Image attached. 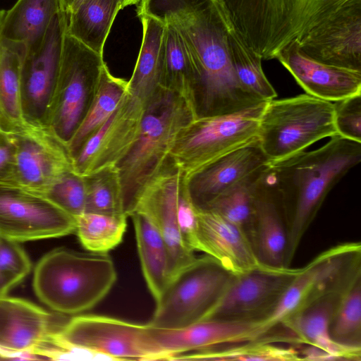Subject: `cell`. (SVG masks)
Masks as SVG:
<instances>
[{
	"label": "cell",
	"mask_w": 361,
	"mask_h": 361,
	"mask_svg": "<svg viewBox=\"0 0 361 361\" xmlns=\"http://www.w3.org/2000/svg\"><path fill=\"white\" fill-rule=\"evenodd\" d=\"M128 90V82L114 76L105 64L93 102L82 123L68 142L71 158L110 117Z\"/></svg>",
	"instance_id": "4dcf8cb0"
},
{
	"label": "cell",
	"mask_w": 361,
	"mask_h": 361,
	"mask_svg": "<svg viewBox=\"0 0 361 361\" xmlns=\"http://www.w3.org/2000/svg\"><path fill=\"white\" fill-rule=\"evenodd\" d=\"M105 64L103 55L66 32L46 126L66 146L93 102Z\"/></svg>",
	"instance_id": "52a82bcc"
},
{
	"label": "cell",
	"mask_w": 361,
	"mask_h": 361,
	"mask_svg": "<svg viewBox=\"0 0 361 361\" xmlns=\"http://www.w3.org/2000/svg\"><path fill=\"white\" fill-rule=\"evenodd\" d=\"M147 15L177 30L194 67L190 102L195 118L231 114L267 102L243 87L231 61V23L216 0H141Z\"/></svg>",
	"instance_id": "6da1fadb"
},
{
	"label": "cell",
	"mask_w": 361,
	"mask_h": 361,
	"mask_svg": "<svg viewBox=\"0 0 361 361\" xmlns=\"http://www.w3.org/2000/svg\"><path fill=\"white\" fill-rule=\"evenodd\" d=\"M16 150L13 134L0 127V184L15 185Z\"/></svg>",
	"instance_id": "7bdbcfd3"
},
{
	"label": "cell",
	"mask_w": 361,
	"mask_h": 361,
	"mask_svg": "<svg viewBox=\"0 0 361 361\" xmlns=\"http://www.w3.org/2000/svg\"><path fill=\"white\" fill-rule=\"evenodd\" d=\"M360 161L361 142L336 135L317 149L269 164L288 225V267L329 192Z\"/></svg>",
	"instance_id": "7a4b0ae2"
},
{
	"label": "cell",
	"mask_w": 361,
	"mask_h": 361,
	"mask_svg": "<svg viewBox=\"0 0 361 361\" xmlns=\"http://www.w3.org/2000/svg\"><path fill=\"white\" fill-rule=\"evenodd\" d=\"M121 9L119 0H88L67 15L66 32L103 55L104 44Z\"/></svg>",
	"instance_id": "f546056e"
},
{
	"label": "cell",
	"mask_w": 361,
	"mask_h": 361,
	"mask_svg": "<svg viewBox=\"0 0 361 361\" xmlns=\"http://www.w3.org/2000/svg\"><path fill=\"white\" fill-rule=\"evenodd\" d=\"M360 244L345 243L320 253L298 269L271 313L260 322L261 337L281 326L324 293L345 283L360 265Z\"/></svg>",
	"instance_id": "30bf717a"
},
{
	"label": "cell",
	"mask_w": 361,
	"mask_h": 361,
	"mask_svg": "<svg viewBox=\"0 0 361 361\" xmlns=\"http://www.w3.org/2000/svg\"><path fill=\"white\" fill-rule=\"evenodd\" d=\"M334 111L331 102L308 94L267 101L259 119L258 141L270 163L336 135Z\"/></svg>",
	"instance_id": "8992f818"
},
{
	"label": "cell",
	"mask_w": 361,
	"mask_h": 361,
	"mask_svg": "<svg viewBox=\"0 0 361 361\" xmlns=\"http://www.w3.org/2000/svg\"><path fill=\"white\" fill-rule=\"evenodd\" d=\"M300 351V356L305 360L329 361L338 359L326 350L313 345H308Z\"/></svg>",
	"instance_id": "ee69618b"
},
{
	"label": "cell",
	"mask_w": 361,
	"mask_h": 361,
	"mask_svg": "<svg viewBox=\"0 0 361 361\" xmlns=\"http://www.w3.org/2000/svg\"><path fill=\"white\" fill-rule=\"evenodd\" d=\"M67 14L61 10L51 21L39 46L27 49L21 69V102L25 121L46 126L48 109L58 77Z\"/></svg>",
	"instance_id": "4fadbf2b"
},
{
	"label": "cell",
	"mask_w": 361,
	"mask_h": 361,
	"mask_svg": "<svg viewBox=\"0 0 361 361\" xmlns=\"http://www.w3.org/2000/svg\"><path fill=\"white\" fill-rule=\"evenodd\" d=\"M300 51L325 64L361 71V0H348L298 42Z\"/></svg>",
	"instance_id": "2e32d148"
},
{
	"label": "cell",
	"mask_w": 361,
	"mask_h": 361,
	"mask_svg": "<svg viewBox=\"0 0 361 361\" xmlns=\"http://www.w3.org/2000/svg\"><path fill=\"white\" fill-rule=\"evenodd\" d=\"M117 278L106 253L55 249L35 267L33 288L37 298L61 314L76 315L94 307Z\"/></svg>",
	"instance_id": "5b68a950"
},
{
	"label": "cell",
	"mask_w": 361,
	"mask_h": 361,
	"mask_svg": "<svg viewBox=\"0 0 361 361\" xmlns=\"http://www.w3.org/2000/svg\"><path fill=\"white\" fill-rule=\"evenodd\" d=\"M127 218L126 215L84 212L75 218V233L88 251L106 253L122 241Z\"/></svg>",
	"instance_id": "836d02e7"
},
{
	"label": "cell",
	"mask_w": 361,
	"mask_h": 361,
	"mask_svg": "<svg viewBox=\"0 0 361 361\" xmlns=\"http://www.w3.org/2000/svg\"><path fill=\"white\" fill-rule=\"evenodd\" d=\"M185 182V175L169 156L141 192L133 211L148 217L162 235L169 254L171 278L196 258L185 245L178 223V197Z\"/></svg>",
	"instance_id": "9a60e30c"
},
{
	"label": "cell",
	"mask_w": 361,
	"mask_h": 361,
	"mask_svg": "<svg viewBox=\"0 0 361 361\" xmlns=\"http://www.w3.org/2000/svg\"><path fill=\"white\" fill-rule=\"evenodd\" d=\"M12 134L16 149V185L42 195L73 170L67 146L47 126L30 125Z\"/></svg>",
	"instance_id": "ac0fdd59"
},
{
	"label": "cell",
	"mask_w": 361,
	"mask_h": 361,
	"mask_svg": "<svg viewBox=\"0 0 361 361\" xmlns=\"http://www.w3.org/2000/svg\"><path fill=\"white\" fill-rule=\"evenodd\" d=\"M88 0H74L73 4L67 15L74 12L77 8H78L82 4L85 3Z\"/></svg>",
	"instance_id": "bcb514c9"
},
{
	"label": "cell",
	"mask_w": 361,
	"mask_h": 361,
	"mask_svg": "<svg viewBox=\"0 0 361 361\" xmlns=\"http://www.w3.org/2000/svg\"><path fill=\"white\" fill-rule=\"evenodd\" d=\"M248 237L264 267L282 270L286 265L288 225L279 196L271 180L269 166L256 190L254 216Z\"/></svg>",
	"instance_id": "603a6c76"
},
{
	"label": "cell",
	"mask_w": 361,
	"mask_h": 361,
	"mask_svg": "<svg viewBox=\"0 0 361 361\" xmlns=\"http://www.w3.org/2000/svg\"><path fill=\"white\" fill-rule=\"evenodd\" d=\"M282 341L279 336H267L254 341L217 346L190 353L180 354L172 360H302L300 351L272 344Z\"/></svg>",
	"instance_id": "1f68e13d"
},
{
	"label": "cell",
	"mask_w": 361,
	"mask_h": 361,
	"mask_svg": "<svg viewBox=\"0 0 361 361\" xmlns=\"http://www.w3.org/2000/svg\"><path fill=\"white\" fill-rule=\"evenodd\" d=\"M298 269H256L233 276L209 319L261 322L274 310Z\"/></svg>",
	"instance_id": "5bb4252c"
},
{
	"label": "cell",
	"mask_w": 361,
	"mask_h": 361,
	"mask_svg": "<svg viewBox=\"0 0 361 361\" xmlns=\"http://www.w3.org/2000/svg\"><path fill=\"white\" fill-rule=\"evenodd\" d=\"M26 46L0 37V127L8 133L27 128L21 102V69Z\"/></svg>",
	"instance_id": "484cf974"
},
{
	"label": "cell",
	"mask_w": 361,
	"mask_h": 361,
	"mask_svg": "<svg viewBox=\"0 0 361 361\" xmlns=\"http://www.w3.org/2000/svg\"><path fill=\"white\" fill-rule=\"evenodd\" d=\"M83 177L86 188L85 212L126 215L116 165L102 168Z\"/></svg>",
	"instance_id": "74e56055"
},
{
	"label": "cell",
	"mask_w": 361,
	"mask_h": 361,
	"mask_svg": "<svg viewBox=\"0 0 361 361\" xmlns=\"http://www.w3.org/2000/svg\"><path fill=\"white\" fill-rule=\"evenodd\" d=\"M164 24L165 51L160 86L189 101L194 80L192 61L177 30L171 24Z\"/></svg>",
	"instance_id": "d590c367"
},
{
	"label": "cell",
	"mask_w": 361,
	"mask_h": 361,
	"mask_svg": "<svg viewBox=\"0 0 361 361\" xmlns=\"http://www.w3.org/2000/svg\"><path fill=\"white\" fill-rule=\"evenodd\" d=\"M195 119L190 102L179 93L159 86L145 103L135 142L116 165L123 211L128 217L146 187L161 171L179 131Z\"/></svg>",
	"instance_id": "3957f363"
},
{
	"label": "cell",
	"mask_w": 361,
	"mask_h": 361,
	"mask_svg": "<svg viewBox=\"0 0 361 361\" xmlns=\"http://www.w3.org/2000/svg\"><path fill=\"white\" fill-rule=\"evenodd\" d=\"M349 281L315 299L285 321L282 326L288 329L300 343L319 347L336 356L338 360L360 361L361 347L336 342L331 338L329 329L336 307Z\"/></svg>",
	"instance_id": "d4e9b609"
},
{
	"label": "cell",
	"mask_w": 361,
	"mask_h": 361,
	"mask_svg": "<svg viewBox=\"0 0 361 361\" xmlns=\"http://www.w3.org/2000/svg\"><path fill=\"white\" fill-rule=\"evenodd\" d=\"M197 210L195 251L209 255L233 276L256 269H271L259 261L243 228L212 211Z\"/></svg>",
	"instance_id": "7402d4cb"
},
{
	"label": "cell",
	"mask_w": 361,
	"mask_h": 361,
	"mask_svg": "<svg viewBox=\"0 0 361 361\" xmlns=\"http://www.w3.org/2000/svg\"><path fill=\"white\" fill-rule=\"evenodd\" d=\"M6 12V11H5V10H3V9L0 10V33H1V29L3 21H4V19L5 17Z\"/></svg>",
	"instance_id": "c3c4849f"
},
{
	"label": "cell",
	"mask_w": 361,
	"mask_h": 361,
	"mask_svg": "<svg viewBox=\"0 0 361 361\" xmlns=\"http://www.w3.org/2000/svg\"><path fill=\"white\" fill-rule=\"evenodd\" d=\"M259 322L209 319L180 329L149 326L153 360H171L189 352L261 338Z\"/></svg>",
	"instance_id": "ffe728a7"
},
{
	"label": "cell",
	"mask_w": 361,
	"mask_h": 361,
	"mask_svg": "<svg viewBox=\"0 0 361 361\" xmlns=\"http://www.w3.org/2000/svg\"><path fill=\"white\" fill-rule=\"evenodd\" d=\"M31 262L18 242L0 236V297L30 273Z\"/></svg>",
	"instance_id": "ab89813d"
},
{
	"label": "cell",
	"mask_w": 361,
	"mask_h": 361,
	"mask_svg": "<svg viewBox=\"0 0 361 361\" xmlns=\"http://www.w3.org/2000/svg\"><path fill=\"white\" fill-rule=\"evenodd\" d=\"M76 220L42 195L0 184V236L24 242L75 232Z\"/></svg>",
	"instance_id": "7c38bea8"
},
{
	"label": "cell",
	"mask_w": 361,
	"mask_h": 361,
	"mask_svg": "<svg viewBox=\"0 0 361 361\" xmlns=\"http://www.w3.org/2000/svg\"><path fill=\"white\" fill-rule=\"evenodd\" d=\"M148 324L99 314L75 315L53 334L63 348L78 349L105 360H152Z\"/></svg>",
	"instance_id": "8fae6325"
},
{
	"label": "cell",
	"mask_w": 361,
	"mask_h": 361,
	"mask_svg": "<svg viewBox=\"0 0 361 361\" xmlns=\"http://www.w3.org/2000/svg\"><path fill=\"white\" fill-rule=\"evenodd\" d=\"M330 334L337 343L361 347V274H353L341 293L330 323Z\"/></svg>",
	"instance_id": "d6a6232c"
},
{
	"label": "cell",
	"mask_w": 361,
	"mask_h": 361,
	"mask_svg": "<svg viewBox=\"0 0 361 361\" xmlns=\"http://www.w3.org/2000/svg\"><path fill=\"white\" fill-rule=\"evenodd\" d=\"M74 0H61V7L66 14L69 12Z\"/></svg>",
	"instance_id": "f6af8a7d"
},
{
	"label": "cell",
	"mask_w": 361,
	"mask_h": 361,
	"mask_svg": "<svg viewBox=\"0 0 361 361\" xmlns=\"http://www.w3.org/2000/svg\"><path fill=\"white\" fill-rule=\"evenodd\" d=\"M228 50L235 75L243 87L264 101L274 99L277 94L263 71L262 58L243 42L232 25L228 33Z\"/></svg>",
	"instance_id": "e575fe53"
},
{
	"label": "cell",
	"mask_w": 361,
	"mask_h": 361,
	"mask_svg": "<svg viewBox=\"0 0 361 361\" xmlns=\"http://www.w3.org/2000/svg\"><path fill=\"white\" fill-rule=\"evenodd\" d=\"M216 1L243 42L270 60L348 0Z\"/></svg>",
	"instance_id": "277c9868"
},
{
	"label": "cell",
	"mask_w": 361,
	"mask_h": 361,
	"mask_svg": "<svg viewBox=\"0 0 361 361\" xmlns=\"http://www.w3.org/2000/svg\"><path fill=\"white\" fill-rule=\"evenodd\" d=\"M334 106L337 135L361 142V93L336 101Z\"/></svg>",
	"instance_id": "60d3db41"
},
{
	"label": "cell",
	"mask_w": 361,
	"mask_h": 361,
	"mask_svg": "<svg viewBox=\"0 0 361 361\" xmlns=\"http://www.w3.org/2000/svg\"><path fill=\"white\" fill-rule=\"evenodd\" d=\"M197 222V210L188 195L185 180L178 197V223L185 245L193 252L195 251Z\"/></svg>",
	"instance_id": "b9f144b4"
},
{
	"label": "cell",
	"mask_w": 361,
	"mask_h": 361,
	"mask_svg": "<svg viewBox=\"0 0 361 361\" xmlns=\"http://www.w3.org/2000/svg\"><path fill=\"white\" fill-rule=\"evenodd\" d=\"M232 276L209 255L196 257L171 278L147 324L174 329L207 319Z\"/></svg>",
	"instance_id": "9c48e42d"
},
{
	"label": "cell",
	"mask_w": 361,
	"mask_h": 361,
	"mask_svg": "<svg viewBox=\"0 0 361 361\" xmlns=\"http://www.w3.org/2000/svg\"><path fill=\"white\" fill-rule=\"evenodd\" d=\"M269 163L257 139L185 178L190 198L197 209H206Z\"/></svg>",
	"instance_id": "44dd1931"
},
{
	"label": "cell",
	"mask_w": 361,
	"mask_h": 361,
	"mask_svg": "<svg viewBox=\"0 0 361 361\" xmlns=\"http://www.w3.org/2000/svg\"><path fill=\"white\" fill-rule=\"evenodd\" d=\"M145 109V103L128 90L114 113L73 157V171L84 176L116 165L137 139Z\"/></svg>",
	"instance_id": "e0dca14e"
},
{
	"label": "cell",
	"mask_w": 361,
	"mask_h": 361,
	"mask_svg": "<svg viewBox=\"0 0 361 361\" xmlns=\"http://www.w3.org/2000/svg\"><path fill=\"white\" fill-rule=\"evenodd\" d=\"M267 102L231 114L195 118L176 135L169 156L185 178L258 139Z\"/></svg>",
	"instance_id": "ba28073f"
},
{
	"label": "cell",
	"mask_w": 361,
	"mask_h": 361,
	"mask_svg": "<svg viewBox=\"0 0 361 361\" xmlns=\"http://www.w3.org/2000/svg\"><path fill=\"white\" fill-rule=\"evenodd\" d=\"M61 10V0H18L6 12L0 37L35 48Z\"/></svg>",
	"instance_id": "83f0119b"
},
{
	"label": "cell",
	"mask_w": 361,
	"mask_h": 361,
	"mask_svg": "<svg viewBox=\"0 0 361 361\" xmlns=\"http://www.w3.org/2000/svg\"><path fill=\"white\" fill-rule=\"evenodd\" d=\"M270 164V163H269ZM269 164L212 202L206 209L243 228L248 235L254 216L255 197L258 184Z\"/></svg>",
	"instance_id": "8d00e7d4"
},
{
	"label": "cell",
	"mask_w": 361,
	"mask_h": 361,
	"mask_svg": "<svg viewBox=\"0 0 361 361\" xmlns=\"http://www.w3.org/2000/svg\"><path fill=\"white\" fill-rule=\"evenodd\" d=\"M142 271L151 294L157 300L171 279L166 244L159 229L145 214H131Z\"/></svg>",
	"instance_id": "f1b7e54d"
},
{
	"label": "cell",
	"mask_w": 361,
	"mask_h": 361,
	"mask_svg": "<svg viewBox=\"0 0 361 361\" xmlns=\"http://www.w3.org/2000/svg\"><path fill=\"white\" fill-rule=\"evenodd\" d=\"M24 299L0 297V358L41 360L52 334L66 322Z\"/></svg>",
	"instance_id": "d6986e66"
},
{
	"label": "cell",
	"mask_w": 361,
	"mask_h": 361,
	"mask_svg": "<svg viewBox=\"0 0 361 361\" xmlns=\"http://www.w3.org/2000/svg\"><path fill=\"white\" fill-rule=\"evenodd\" d=\"M42 195L75 219L85 211L84 177L73 170L64 174Z\"/></svg>",
	"instance_id": "f35d334b"
},
{
	"label": "cell",
	"mask_w": 361,
	"mask_h": 361,
	"mask_svg": "<svg viewBox=\"0 0 361 361\" xmlns=\"http://www.w3.org/2000/svg\"><path fill=\"white\" fill-rule=\"evenodd\" d=\"M307 92L329 102L361 93V71L323 63L303 54L293 42L275 56Z\"/></svg>",
	"instance_id": "cb8c5ba5"
},
{
	"label": "cell",
	"mask_w": 361,
	"mask_h": 361,
	"mask_svg": "<svg viewBox=\"0 0 361 361\" xmlns=\"http://www.w3.org/2000/svg\"><path fill=\"white\" fill-rule=\"evenodd\" d=\"M142 39L136 64L128 82L131 94L145 103L160 85L165 51V24L147 16H137Z\"/></svg>",
	"instance_id": "4316f807"
},
{
	"label": "cell",
	"mask_w": 361,
	"mask_h": 361,
	"mask_svg": "<svg viewBox=\"0 0 361 361\" xmlns=\"http://www.w3.org/2000/svg\"><path fill=\"white\" fill-rule=\"evenodd\" d=\"M121 9L124 7L138 4L141 0H119Z\"/></svg>",
	"instance_id": "7dc6e473"
}]
</instances>
